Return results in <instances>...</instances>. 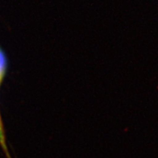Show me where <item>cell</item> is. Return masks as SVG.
Wrapping results in <instances>:
<instances>
[{
  "label": "cell",
  "instance_id": "1",
  "mask_svg": "<svg viewBox=\"0 0 158 158\" xmlns=\"http://www.w3.org/2000/svg\"><path fill=\"white\" fill-rule=\"evenodd\" d=\"M6 58H5L4 53L2 52V51L0 49V83L2 82V79L5 75V72H6Z\"/></svg>",
  "mask_w": 158,
  "mask_h": 158
},
{
  "label": "cell",
  "instance_id": "2",
  "mask_svg": "<svg viewBox=\"0 0 158 158\" xmlns=\"http://www.w3.org/2000/svg\"><path fill=\"white\" fill-rule=\"evenodd\" d=\"M2 131V123H1V118H0V132Z\"/></svg>",
  "mask_w": 158,
  "mask_h": 158
}]
</instances>
